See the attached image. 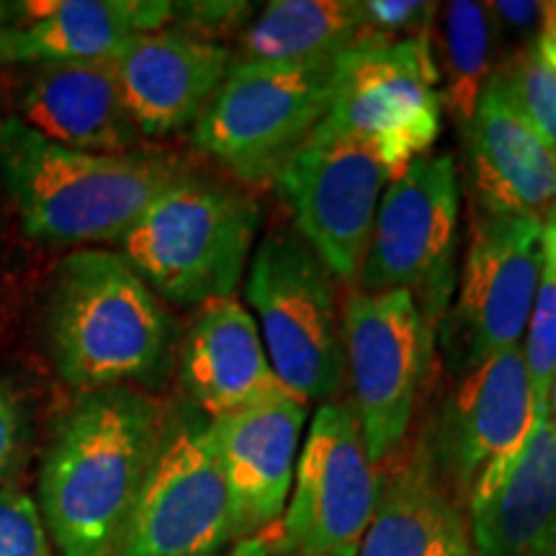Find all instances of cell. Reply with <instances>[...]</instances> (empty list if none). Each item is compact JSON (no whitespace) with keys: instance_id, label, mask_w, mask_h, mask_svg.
I'll use <instances>...</instances> for the list:
<instances>
[{"instance_id":"1","label":"cell","mask_w":556,"mask_h":556,"mask_svg":"<svg viewBox=\"0 0 556 556\" xmlns=\"http://www.w3.org/2000/svg\"><path fill=\"white\" fill-rule=\"evenodd\" d=\"M170 417L135 387L78 394L39 475L54 556H116L168 433Z\"/></svg>"},{"instance_id":"2","label":"cell","mask_w":556,"mask_h":556,"mask_svg":"<svg viewBox=\"0 0 556 556\" xmlns=\"http://www.w3.org/2000/svg\"><path fill=\"white\" fill-rule=\"evenodd\" d=\"M184 176L189 170L173 157L62 148L16 116L0 119V184L24 232L41 245L119 242Z\"/></svg>"},{"instance_id":"3","label":"cell","mask_w":556,"mask_h":556,"mask_svg":"<svg viewBox=\"0 0 556 556\" xmlns=\"http://www.w3.org/2000/svg\"><path fill=\"white\" fill-rule=\"evenodd\" d=\"M47 330L54 368L78 394L157 384L176 356L165 302L114 250L83 248L54 270Z\"/></svg>"},{"instance_id":"4","label":"cell","mask_w":556,"mask_h":556,"mask_svg":"<svg viewBox=\"0 0 556 556\" xmlns=\"http://www.w3.org/2000/svg\"><path fill=\"white\" fill-rule=\"evenodd\" d=\"M261 229L258 201L240 186L189 173L139 214L119 255L176 307L235 296Z\"/></svg>"},{"instance_id":"5","label":"cell","mask_w":556,"mask_h":556,"mask_svg":"<svg viewBox=\"0 0 556 556\" xmlns=\"http://www.w3.org/2000/svg\"><path fill=\"white\" fill-rule=\"evenodd\" d=\"M245 299L276 377L302 402H332L345 384L338 278L296 227H276L253 250Z\"/></svg>"},{"instance_id":"6","label":"cell","mask_w":556,"mask_h":556,"mask_svg":"<svg viewBox=\"0 0 556 556\" xmlns=\"http://www.w3.org/2000/svg\"><path fill=\"white\" fill-rule=\"evenodd\" d=\"M338 70L340 54L289 65L232 62L193 124V144L240 184H270L330 114Z\"/></svg>"},{"instance_id":"7","label":"cell","mask_w":556,"mask_h":556,"mask_svg":"<svg viewBox=\"0 0 556 556\" xmlns=\"http://www.w3.org/2000/svg\"><path fill=\"white\" fill-rule=\"evenodd\" d=\"M544 263V222L471 204L469 248L435 330V348L451 377L520 345Z\"/></svg>"},{"instance_id":"8","label":"cell","mask_w":556,"mask_h":556,"mask_svg":"<svg viewBox=\"0 0 556 556\" xmlns=\"http://www.w3.org/2000/svg\"><path fill=\"white\" fill-rule=\"evenodd\" d=\"M443 109L428 37H366L340 54L336 99L319 129L364 144L394 180L433 148Z\"/></svg>"},{"instance_id":"9","label":"cell","mask_w":556,"mask_h":556,"mask_svg":"<svg viewBox=\"0 0 556 556\" xmlns=\"http://www.w3.org/2000/svg\"><path fill=\"white\" fill-rule=\"evenodd\" d=\"M458 170L451 155L428 152L389 180L356 291H407L438 330L458 278Z\"/></svg>"},{"instance_id":"10","label":"cell","mask_w":556,"mask_h":556,"mask_svg":"<svg viewBox=\"0 0 556 556\" xmlns=\"http://www.w3.org/2000/svg\"><path fill=\"white\" fill-rule=\"evenodd\" d=\"M345 379L366 454L377 467L407 443L435 364V325L407 291H351L343 307Z\"/></svg>"},{"instance_id":"11","label":"cell","mask_w":556,"mask_h":556,"mask_svg":"<svg viewBox=\"0 0 556 556\" xmlns=\"http://www.w3.org/2000/svg\"><path fill=\"white\" fill-rule=\"evenodd\" d=\"M533 420L536 407L518 345L456 377L417 443L443 484L469 505L507 477Z\"/></svg>"},{"instance_id":"12","label":"cell","mask_w":556,"mask_h":556,"mask_svg":"<svg viewBox=\"0 0 556 556\" xmlns=\"http://www.w3.org/2000/svg\"><path fill=\"white\" fill-rule=\"evenodd\" d=\"M381 492L361 422L345 402L315 409L299 448L294 484L276 526L281 556H356Z\"/></svg>"},{"instance_id":"13","label":"cell","mask_w":556,"mask_h":556,"mask_svg":"<svg viewBox=\"0 0 556 556\" xmlns=\"http://www.w3.org/2000/svg\"><path fill=\"white\" fill-rule=\"evenodd\" d=\"M238 541L208 420L176 417L116 556H225Z\"/></svg>"},{"instance_id":"14","label":"cell","mask_w":556,"mask_h":556,"mask_svg":"<svg viewBox=\"0 0 556 556\" xmlns=\"http://www.w3.org/2000/svg\"><path fill=\"white\" fill-rule=\"evenodd\" d=\"M389 180V170L364 144L319 127L278 173L276 186L296 232L338 281L356 283Z\"/></svg>"},{"instance_id":"15","label":"cell","mask_w":556,"mask_h":556,"mask_svg":"<svg viewBox=\"0 0 556 556\" xmlns=\"http://www.w3.org/2000/svg\"><path fill=\"white\" fill-rule=\"evenodd\" d=\"M232 65L214 39L165 26L139 34L111 60L139 137H165L197 124Z\"/></svg>"},{"instance_id":"16","label":"cell","mask_w":556,"mask_h":556,"mask_svg":"<svg viewBox=\"0 0 556 556\" xmlns=\"http://www.w3.org/2000/svg\"><path fill=\"white\" fill-rule=\"evenodd\" d=\"M307 402L287 397L208 420V435L225 475L238 541L278 526L287 510Z\"/></svg>"},{"instance_id":"17","label":"cell","mask_w":556,"mask_h":556,"mask_svg":"<svg viewBox=\"0 0 556 556\" xmlns=\"http://www.w3.org/2000/svg\"><path fill=\"white\" fill-rule=\"evenodd\" d=\"M462 135L475 204L546 222L556 208V148L528 122L497 75Z\"/></svg>"},{"instance_id":"18","label":"cell","mask_w":556,"mask_h":556,"mask_svg":"<svg viewBox=\"0 0 556 556\" xmlns=\"http://www.w3.org/2000/svg\"><path fill=\"white\" fill-rule=\"evenodd\" d=\"M178 361L180 384L206 420L294 397L270 366L258 323L235 296L197 307Z\"/></svg>"},{"instance_id":"19","label":"cell","mask_w":556,"mask_h":556,"mask_svg":"<svg viewBox=\"0 0 556 556\" xmlns=\"http://www.w3.org/2000/svg\"><path fill=\"white\" fill-rule=\"evenodd\" d=\"M377 513L356 556H475L467 505L443 484L420 443L381 464Z\"/></svg>"},{"instance_id":"20","label":"cell","mask_w":556,"mask_h":556,"mask_svg":"<svg viewBox=\"0 0 556 556\" xmlns=\"http://www.w3.org/2000/svg\"><path fill=\"white\" fill-rule=\"evenodd\" d=\"M18 122L83 152H135L139 131L111 62L34 65L18 93Z\"/></svg>"},{"instance_id":"21","label":"cell","mask_w":556,"mask_h":556,"mask_svg":"<svg viewBox=\"0 0 556 556\" xmlns=\"http://www.w3.org/2000/svg\"><path fill=\"white\" fill-rule=\"evenodd\" d=\"M29 24L9 26L0 62H111L139 34L173 21L168 0H58L21 5Z\"/></svg>"},{"instance_id":"22","label":"cell","mask_w":556,"mask_h":556,"mask_svg":"<svg viewBox=\"0 0 556 556\" xmlns=\"http://www.w3.org/2000/svg\"><path fill=\"white\" fill-rule=\"evenodd\" d=\"M475 556H556V430L539 413L526 446L490 492L467 505Z\"/></svg>"},{"instance_id":"23","label":"cell","mask_w":556,"mask_h":556,"mask_svg":"<svg viewBox=\"0 0 556 556\" xmlns=\"http://www.w3.org/2000/svg\"><path fill=\"white\" fill-rule=\"evenodd\" d=\"M366 37L361 0H274L242 29L232 62L289 65L338 58Z\"/></svg>"},{"instance_id":"24","label":"cell","mask_w":556,"mask_h":556,"mask_svg":"<svg viewBox=\"0 0 556 556\" xmlns=\"http://www.w3.org/2000/svg\"><path fill=\"white\" fill-rule=\"evenodd\" d=\"M428 41L441 78L443 106L451 111L458 127H464L497 73L500 37L495 21L486 3L451 0L438 5Z\"/></svg>"},{"instance_id":"25","label":"cell","mask_w":556,"mask_h":556,"mask_svg":"<svg viewBox=\"0 0 556 556\" xmlns=\"http://www.w3.org/2000/svg\"><path fill=\"white\" fill-rule=\"evenodd\" d=\"M520 351H523L536 415L548 413V397H552V387L556 379V266L548 255Z\"/></svg>"},{"instance_id":"26","label":"cell","mask_w":556,"mask_h":556,"mask_svg":"<svg viewBox=\"0 0 556 556\" xmlns=\"http://www.w3.org/2000/svg\"><path fill=\"white\" fill-rule=\"evenodd\" d=\"M495 75L528 122L556 148V70L548 67L533 47H528L497 67Z\"/></svg>"},{"instance_id":"27","label":"cell","mask_w":556,"mask_h":556,"mask_svg":"<svg viewBox=\"0 0 556 556\" xmlns=\"http://www.w3.org/2000/svg\"><path fill=\"white\" fill-rule=\"evenodd\" d=\"M0 556H54L39 505L13 486H0Z\"/></svg>"},{"instance_id":"28","label":"cell","mask_w":556,"mask_h":556,"mask_svg":"<svg viewBox=\"0 0 556 556\" xmlns=\"http://www.w3.org/2000/svg\"><path fill=\"white\" fill-rule=\"evenodd\" d=\"M361 5H364L368 37L381 41L428 37L438 13V3H422V0H366Z\"/></svg>"},{"instance_id":"29","label":"cell","mask_w":556,"mask_h":556,"mask_svg":"<svg viewBox=\"0 0 556 556\" xmlns=\"http://www.w3.org/2000/svg\"><path fill=\"white\" fill-rule=\"evenodd\" d=\"M248 13L250 3H173V21L184 18L189 24L180 29L204 39H212L217 31L240 29Z\"/></svg>"},{"instance_id":"30","label":"cell","mask_w":556,"mask_h":556,"mask_svg":"<svg viewBox=\"0 0 556 556\" xmlns=\"http://www.w3.org/2000/svg\"><path fill=\"white\" fill-rule=\"evenodd\" d=\"M486 9H490L492 21H495L500 41L518 39L523 41V50L533 47L544 3H536V0H492V3H486Z\"/></svg>"},{"instance_id":"31","label":"cell","mask_w":556,"mask_h":556,"mask_svg":"<svg viewBox=\"0 0 556 556\" xmlns=\"http://www.w3.org/2000/svg\"><path fill=\"white\" fill-rule=\"evenodd\" d=\"M21 446V415L16 402L5 389H0V486L16 467Z\"/></svg>"},{"instance_id":"32","label":"cell","mask_w":556,"mask_h":556,"mask_svg":"<svg viewBox=\"0 0 556 556\" xmlns=\"http://www.w3.org/2000/svg\"><path fill=\"white\" fill-rule=\"evenodd\" d=\"M533 50L539 52V58L546 62L548 67L556 70V0L544 3V13H541V26L533 41Z\"/></svg>"},{"instance_id":"33","label":"cell","mask_w":556,"mask_h":556,"mask_svg":"<svg viewBox=\"0 0 556 556\" xmlns=\"http://www.w3.org/2000/svg\"><path fill=\"white\" fill-rule=\"evenodd\" d=\"M229 556H281L276 548V526L270 531L258 533V536L242 539Z\"/></svg>"},{"instance_id":"34","label":"cell","mask_w":556,"mask_h":556,"mask_svg":"<svg viewBox=\"0 0 556 556\" xmlns=\"http://www.w3.org/2000/svg\"><path fill=\"white\" fill-rule=\"evenodd\" d=\"M544 248H546V255L554 261V266H556V208L548 214V219L544 222Z\"/></svg>"},{"instance_id":"35","label":"cell","mask_w":556,"mask_h":556,"mask_svg":"<svg viewBox=\"0 0 556 556\" xmlns=\"http://www.w3.org/2000/svg\"><path fill=\"white\" fill-rule=\"evenodd\" d=\"M548 417H552L554 430H556V379H554V387H552V397H548Z\"/></svg>"},{"instance_id":"36","label":"cell","mask_w":556,"mask_h":556,"mask_svg":"<svg viewBox=\"0 0 556 556\" xmlns=\"http://www.w3.org/2000/svg\"><path fill=\"white\" fill-rule=\"evenodd\" d=\"M5 16H9V13H5V5H0V41H3V34L9 31V26H5Z\"/></svg>"}]
</instances>
